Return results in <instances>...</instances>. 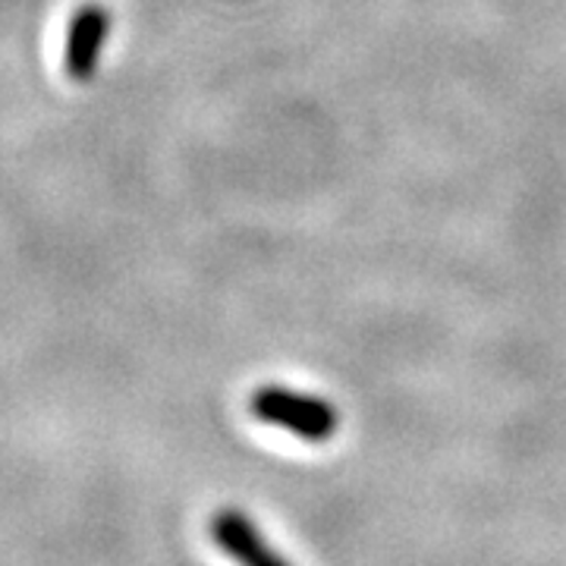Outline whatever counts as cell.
I'll use <instances>...</instances> for the list:
<instances>
[{
  "mask_svg": "<svg viewBox=\"0 0 566 566\" xmlns=\"http://www.w3.org/2000/svg\"><path fill=\"white\" fill-rule=\"evenodd\" d=\"M249 412L264 424L283 428L290 434H296L305 444H324L337 434L340 428V412L331 400L312 397V394H300L293 387L281 385H262L252 400H249Z\"/></svg>",
  "mask_w": 566,
  "mask_h": 566,
  "instance_id": "6da1fadb",
  "label": "cell"
},
{
  "mask_svg": "<svg viewBox=\"0 0 566 566\" xmlns=\"http://www.w3.org/2000/svg\"><path fill=\"white\" fill-rule=\"evenodd\" d=\"M111 35V10L102 3H82L66 25L63 70L73 82H88L98 73L104 44Z\"/></svg>",
  "mask_w": 566,
  "mask_h": 566,
  "instance_id": "7a4b0ae2",
  "label": "cell"
},
{
  "mask_svg": "<svg viewBox=\"0 0 566 566\" xmlns=\"http://www.w3.org/2000/svg\"><path fill=\"white\" fill-rule=\"evenodd\" d=\"M211 538L230 560H237L240 566H290L281 551L268 545L262 528L237 506H223L211 516Z\"/></svg>",
  "mask_w": 566,
  "mask_h": 566,
  "instance_id": "3957f363",
  "label": "cell"
}]
</instances>
